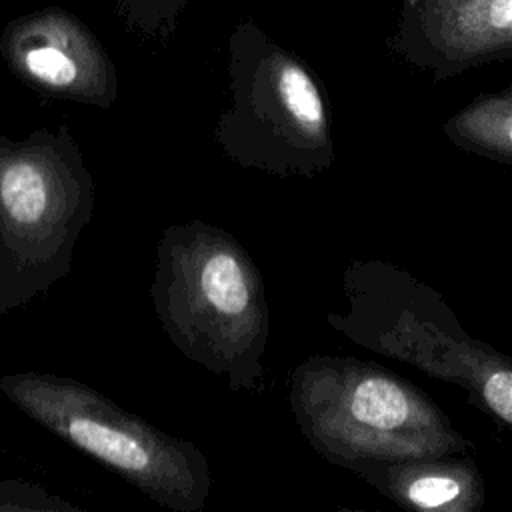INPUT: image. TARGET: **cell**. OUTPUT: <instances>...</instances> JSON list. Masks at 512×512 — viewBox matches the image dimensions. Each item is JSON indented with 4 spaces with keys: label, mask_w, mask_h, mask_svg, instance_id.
I'll return each instance as SVG.
<instances>
[{
    "label": "cell",
    "mask_w": 512,
    "mask_h": 512,
    "mask_svg": "<svg viewBox=\"0 0 512 512\" xmlns=\"http://www.w3.org/2000/svg\"><path fill=\"white\" fill-rule=\"evenodd\" d=\"M150 298L168 340L188 360L228 378L230 390H260L270 310L260 268L224 228L168 224L156 244Z\"/></svg>",
    "instance_id": "6da1fadb"
},
{
    "label": "cell",
    "mask_w": 512,
    "mask_h": 512,
    "mask_svg": "<svg viewBox=\"0 0 512 512\" xmlns=\"http://www.w3.org/2000/svg\"><path fill=\"white\" fill-rule=\"evenodd\" d=\"M346 310L326 322L350 342L462 388L468 400L512 428V358L470 336L444 296L412 272L352 260L342 272Z\"/></svg>",
    "instance_id": "7a4b0ae2"
},
{
    "label": "cell",
    "mask_w": 512,
    "mask_h": 512,
    "mask_svg": "<svg viewBox=\"0 0 512 512\" xmlns=\"http://www.w3.org/2000/svg\"><path fill=\"white\" fill-rule=\"evenodd\" d=\"M288 404L308 444L350 472L374 460L472 448L426 392L354 356L304 358L290 372Z\"/></svg>",
    "instance_id": "3957f363"
},
{
    "label": "cell",
    "mask_w": 512,
    "mask_h": 512,
    "mask_svg": "<svg viewBox=\"0 0 512 512\" xmlns=\"http://www.w3.org/2000/svg\"><path fill=\"white\" fill-rule=\"evenodd\" d=\"M96 188L68 128L0 134V318L72 270Z\"/></svg>",
    "instance_id": "277c9868"
},
{
    "label": "cell",
    "mask_w": 512,
    "mask_h": 512,
    "mask_svg": "<svg viewBox=\"0 0 512 512\" xmlns=\"http://www.w3.org/2000/svg\"><path fill=\"white\" fill-rule=\"evenodd\" d=\"M0 390L28 418L94 458L152 502L200 512L210 494L204 452L118 406L90 384L46 372H14Z\"/></svg>",
    "instance_id": "5b68a950"
},
{
    "label": "cell",
    "mask_w": 512,
    "mask_h": 512,
    "mask_svg": "<svg viewBox=\"0 0 512 512\" xmlns=\"http://www.w3.org/2000/svg\"><path fill=\"white\" fill-rule=\"evenodd\" d=\"M216 144L242 168L280 178H312L334 164L324 94L296 60L278 56L256 84L244 86L216 124Z\"/></svg>",
    "instance_id": "8992f818"
},
{
    "label": "cell",
    "mask_w": 512,
    "mask_h": 512,
    "mask_svg": "<svg viewBox=\"0 0 512 512\" xmlns=\"http://www.w3.org/2000/svg\"><path fill=\"white\" fill-rule=\"evenodd\" d=\"M390 52L434 80L512 58V0H400Z\"/></svg>",
    "instance_id": "52a82bcc"
},
{
    "label": "cell",
    "mask_w": 512,
    "mask_h": 512,
    "mask_svg": "<svg viewBox=\"0 0 512 512\" xmlns=\"http://www.w3.org/2000/svg\"><path fill=\"white\" fill-rule=\"evenodd\" d=\"M352 472L406 510L478 512L486 500L482 472L466 452L374 460Z\"/></svg>",
    "instance_id": "ba28073f"
},
{
    "label": "cell",
    "mask_w": 512,
    "mask_h": 512,
    "mask_svg": "<svg viewBox=\"0 0 512 512\" xmlns=\"http://www.w3.org/2000/svg\"><path fill=\"white\" fill-rule=\"evenodd\" d=\"M442 132L460 150L512 164V84L470 100L442 124Z\"/></svg>",
    "instance_id": "9c48e42d"
},
{
    "label": "cell",
    "mask_w": 512,
    "mask_h": 512,
    "mask_svg": "<svg viewBox=\"0 0 512 512\" xmlns=\"http://www.w3.org/2000/svg\"><path fill=\"white\" fill-rule=\"evenodd\" d=\"M0 512H82V508L26 480H0Z\"/></svg>",
    "instance_id": "30bf717a"
}]
</instances>
